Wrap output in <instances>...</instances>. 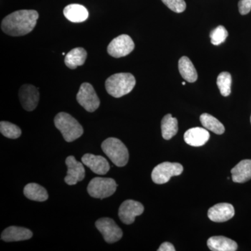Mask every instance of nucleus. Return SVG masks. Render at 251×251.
Listing matches in <instances>:
<instances>
[{
  "mask_svg": "<svg viewBox=\"0 0 251 251\" xmlns=\"http://www.w3.org/2000/svg\"><path fill=\"white\" fill-rule=\"evenodd\" d=\"M39 14L34 10H20L8 15L1 21V30L11 36L29 34L36 25Z\"/></svg>",
  "mask_w": 251,
  "mask_h": 251,
  "instance_id": "nucleus-1",
  "label": "nucleus"
},
{
  "mask_svg": "<svg viewBox=\"0 0 251 251\" xmlns=\"http://www.w3.org/2000/svg\"><path fill=\"white\" fill-rule=\"evenodd\" d=\"M136 80L129 73H119L109 77L105 81L107 92L115 98H120L129 94L134 88Z\"/></svg>",
  "mask_w": 251,
  "mask_h": 251,
  "instance_id": "nucleus-2",
  "label": "nucleus"
},
{
  "mask_svg": "<svg viewBox=\"0 0 251 251\" xmlns=\"http://www.w3.org/2000/svg\"><path fill=\"white\" fill-rule=\"evenodd\" d=\"M54 125L67 143L75 141L82 136L83 128L78 122L67 112H59L54 117Z\"/></svg>",
  "mask_w": 251,
  "mask_h": 251,
  "instance_id": "nucleus-3",
  "label": "nucleus"
},
{
  "mask_svg": "<svg viewBox=\"0 0 251 251\" xmlns=\"http://www.w3.org/2000/svg\"><path fill=\"white\" fill-rule=\"evenodd\" d=\"M101 148L115 166L124 167L128 163L129 158L128 149L118 138H109L104 140Z\"/></svg>",
  "mask_w": 251,
  "mask_h": 251,
  "instance_id": "nucleus-4",
  "label": "nucleus"
},
{
  "mask_svg": "<svg viewBox=\"0 0 251 251\" xmlns=\"http://www.w3.org/2000/svg\"><path fill=\"white\" fill-rule=\"evenodd\" d=\"M117 187L116 181L112 178L95 177L89 183L87 192L91 197L102 200L112 196Z\"/></svg>",
  "mask_w": 251,
  "mask_h": 251,
  "instance_id": "nucleus-5",
  "label": "nucleus"
},
{
  "mask_svg": "<svg viewBox=\"0 0 251 251\" xmlns=\"http://www.w3.org/2000/svg\"><path fill=\"white\" fill-rule=\"evenodd\" d=\"M183 171L184 168L180 163L164 162L153 168L151 179L155 184H166L173 176L181 175Z\"/></svg>",
  "mask_w": 251,
  "mask_h": 251,
  "instance_id": "nucleus-6",
  "label": "nucleus"
},
{
  "mask_svg": "<svg viewBox=\"0 0 251 251\" xmlns=\"http://www.w3.org/2000/svg\"><path fill=\"white\" fill-rule=\"evenodd\" d=\"M77 101L89 112L96 111L100 105V100L93 86L88 82L80 85L76 96Z\"/></svg>",
  "mask_w": 251,
  "mask_h": 251,
  "instance_id": "nucleus-7",
  "label": "nucleus"
},
{
  "mask_svg": "<svg viewBox=\"0 0 251 251\" xmlns=\"http://www.w3.org/2000/svg\"><path fill=\"white\" fill-rule=\"evenodd\" d=\"M96 227L102 234L105 242L113 244L122 239L123 232L116 223L110 218H102L96 222Z\"/></svg>",
  "mask_w": 251,
  "mask_h": 251,
  "instance_id": "nucleus-8",
  "label": "nucleus"
},
{
  "mask_svg": "<svg viewBox=\"0 0 251 251\" xmlns=\"http://www.w3.org/2000/svg\"><path fill=\"white\" fill-rule=\"evenodd\" d=\"M135 49V44L127 34H122L114 39L108 46V53L115 58L125 57Z\"/></svg>",
  "mask_w": 251,
  "mask_h": 251,
  "instance_id": "nucleus-9",
  "label": "nucleus"
},
{
  "mask_svg": "<svg viewBox=\"0 0 251 251\" xmlns=\"http://www.w3.org/2000/svg\"><path fill=\"white\" fill-rule=\"evenodd\" d=\"M144 212V206L141 203L132 200L125 201L119 209V217L126 225L133 224L136 216Z\"/></svg>",
  "mask_w": 251,
  "mask_h": 251,
  "instance_id": "nucleus-10",
  "label": "nucleus"
},
{
  "mask_svg": "<svg viewBox=\"0 0 251 251\" xmlns=\"http://www.w3.org/2000/svg\"><path fill=\"white\" fill-rule=\"evenodd\" d=\"M65 163L68 167V171L64 181L68 185L73 186L84 179L85 170L83 163L77 161L74 156H68Z\"/></svg>",
  "mask_w": 251,
  "mask_h": 251,
  "instance_id": "nucleus-11",
  "label": "nucleus"
},
{
  "mask_svg": "<svg viewBox=\"0 0 251 251\" xmlns=\"http://www.w3.org/2000/svg\"><path fill=\"white\" fill-rule=\"evenodd\" d=\"M19 99L23 108L27 111H32L39 101V88L34 85H23L19 90Z\"/></svg>",
  "mask_w": 251,
  "mask_h": 251,
  "instance_id": "nucleus-12",
  "label": "nucleus"
},
{
  "mask_svg": "<svg viewBox=\"0 0 251 251\" xmlns=\"http://www.w3.org/2000/svg\"><path fill=\"white\" fill-rule=\"evenodd\" d=\"M234 206L229 203H219L208 211V217L211 221L223 223L234 217Z\"/></svg>",
  "mask_w": 251,
  "mask_h": 251,
  "instance_id": "nucleus-13",
  "label": "nucleus"
},
{
  "mask_svg": "<svg viewBox=\"0 0 251 251\" xmlns=\"http://www.w3.org/2000/svg\"><path fill=\"white\" fill-rule=\"evenodd\" d=\"M82 162L95 174L103 175L107 174L110 171L108 161L101 156L86 153L82 157Z\"/></svg>",
  "mask_w": 251,
  "mask_h": 251,
  "instance_id": "nucleus-14",
  "label": "nucleus"
},
{
  "mask_svg": "<svg viewBox=\"0 0 251 251\" xmlns=\"http://www.w3.org/2000/svg\"><path fill=\"white\" fill-rule=\"evenodd\" d=\"M32 236V232L30 229L17 226H11L3 231L1 239L6 242H21L31 239Z\"/></svg>",
  "mask_w": 251,
  "mask_h": 251,
  "instance_id": "nucleus-15",
  "label": "nucleus"
},
{
  "mask_svg": "<svg viewBox=\"0 0 251 251\" xmlns=\"http://www.w3.org/2000/svg\"><path fill=\"white\" fill-rule=\"evenodd\" d=\"M209 138L210 134L209 131L201 127L190 128L184 133L185 142L192 147L203 146L209 140Z\"/></svg>",
  "mask_w": 251,
  "mask_h": 251,
  "instance_id": "nucleus-16",
  "label": "nucleus"
},
{
  "mask_svg": "<svg viewBox=\"0 0 251 251\" xmlns=\"http://www.w3.org/2000/svg\"><path fill=\"white\" fill-rule=\"evenodd\" d=\"M232 181L235 183H245L251 179V160L239 162L231 170Z\"/></svg>",
  "mask_w": 251,
  "mask_h": 251,
  "instance_id": "nucleus-17",
  "label": "nucleus"
},
{
  "mask_svg": "<svg viewBox=\"0 0 251 251\" xmlns=\"http://www.w3.org/2000/svg\"><path fill=\"white\" fill-rule=\"evenodd\" d=\"M207 246L213 251H235L238 248L237 244L234 241L223 236L209 238Z\"/></svg>",
  "mask_w": 251,
  "mask_h": 251,
  "instance_id": "nucleus-18",
  "label": "nucleus"
},
{
  "mask_svg": "<svg viewBox=\"0 0 251 251\" xmlns=\"http://www.w3.org/2000/svg\"><path fill=\"white\" fill-rule=\"evenodd\" d=\"M64 15L72 23H82L88 18L87 9L82 5L72 4L68 5L64 9Z\"/></svg>",
  "mask_w": 251,
  "mask_h": 251,
  "instance_id": "nucleus-19",
  "label": "nucleus"
},
{
  "mask_svg": "<svg viewBox=\"0 0 251 251\" xmlns=\"http://www.w3.org/2000/svg\"><path fill=\"white\" fill-rule=\"evenodd\" d=\"M87 57V51L83 48H75L66 54L64 63L69 69H75L85 64Z\"/></svg>",
  "mask_w": 251,
  "mask_h": 251,
  "instance_id": "nucleus-20",
  "label": "nucleus"
},
{
  "mask_svg": "<svg viewBox=\"0 0 251 251\" xmlns=\"http://www.w3.org/2000/svg\"><path fill=\"white\" fill-rule=\"evenodd\" d=\"M23 192L28 199L36 202H44L49 199V194L46 188L36 183L26 185Z\"/></svg>",
  "mask_w": 251,
  "mask_h": 251,
  "instance_id": "nucleus-21",
  "label": "nucleus"
},
{
  "mask_svg": "<svg viewBox=\"0 0 251 251\" xmlns=\"http://www.w3.org/2000/svg\"><path fill=\"white\" fill-rule=\"evenodd\" d=\"M178 67L180 74L184 80L188 82H195L198 80V73L188 57L186 56L181 57Z\"/></svg>",
  "mask_w": 251,
  "mask_h": 251,
  "instance_id": "nucleus-22",
  "label": "nucleus"
},
{
  "mask_svg": "<svg viewBox=\"0 0 251 251\" xmlns=\"http://www.w3.org/2000/svg\"><path fill=\"white\" fill-rule=\"evenodd\" d=\"M162 136L165 140L173 138L178 131V122L176 118L168 114L163 117L161 121Z\"/></svg>",
  "mask_w": 251,
  "mask_h": 251,
  "instance_id": "nucleus-23",
  "label": "nucleus"
},
{
  "mask_svg": "<svg viewBox=\"0 0 251 251\" xmlns=\"http://www.w3.org/2000/svg\"><path fill=\"white\" fill-rule=\"evenodd\" d=\"M200 120L206 129L209 130L217 135H221L224 133V125L212 115L207 113L202 114L200 117Z\"/></svg>",
  "mask_w": 251,
  "mask_h": 251,
  "instance_id": "nucleus-24",
  "label": "nucleus"
},
{
  "mask_svg": "<svg viewBox=\"0 0 251 251\" xmlns=\"http://www.w3.org/2000/svg\"><path fill=\"white\" fill-rule=\"evenodd\" d=\"M232 75L228 72H222L217 77V85L221 95L228 97L231 94L232 86Z\"/></svg>",
  "mask_w": 251,
  "mask_h": 251,
  "instance_id": "nucleus-25",
  "label": "nucleus"
},
{
  "mask_svg": "<svg viewBox=\"0 0 251 251\" xmlns=\"http://www.w3.org/2000/svg\"><path fill=\"white\" fill-rule=\"evenodd\" d=\"M0 132L6 138L10 139H17L22 133L21 128L18 126L5 121L0 122Z\"/></svg>",
  "mask_w": 251,
  "mask_h": 251,
  "instance_id": "nucleus-26",
  "label": "nucleus"
},
{
  "mask_svg": "<svg viewBox=\"0 0 251 251\" xmlns=\"http://www.w3.org/2000/svg\"><path fill=\"white\" fill-rule=\"evenodd\" d=\"M228 36V32L224 26H218L210 33L211 42L213 45L219 46L225 42Z\"/></svg>",
  "mask_w": 251,
  "mask_h": 251,
  "instance_id": "nucleus-27",
  "label": "nucleus"
},
{
  "mask_svg": "<svg viewBox=\"0 0 251 251\" xmlns=\"http://www.w3.org/2000/svg\"><path fill=\"white\" fill-rule=\"evenodd\" d=\"M163 4L175 13L184 12L186 8L184 0H162Z\"/></svg>",
  "mask_w": 251,
  "mask_h": 251,
  "instance_id": "nucleus-28",
  "label": "nucleus"
},
{
  "mask_svg": "<svg viewBox=\"0 0 251 251\" xmlns=\"http://www.w3.org/2000/svg\"><path fill=\"white\" fill-rule=\"evenodd\" d=\"M239 11L242 15H247L251 11V0H240L238 3Z\"/></svg>",
  "mask_w": 251,
  "mask_h": 251,
  "instance_id": "nucleus-29",
  "label": "nucleus"
},
{
  "mask_svg": "<svg viewBox=\"0 0 251 251\" xmlns=\"http://www.w3.org/2000/svg\"><path fill=\"white\" fill-rule=\"evenodd\" d=\"M174 246L169 242H164L160 246L158 251H175Z\"/></svg>",
  "mask_w": 251,
  "mask_h": 251,
  "instance_id": "nucleus-30",
  "label": "nucleus"
},
{
  "mask_svg": "<svg viewBox=\"0 0 251 251\" xmlns=\"http://www.w3.org/2000/svg\"><path fill=\"white\" fill-rule=\"evenodd\" d=\"M182 85H186V82H182Z\"/></svg>",
  "mask_w": 251,
  "mask_h": 251,
  "instance_id": "nucleus-31",
  "label": "nucleus"
},
{
  "mask_svg": "<svg viewBox=\"0 0 251 251\" xmlns=\"http://www.w3.org/2000/svg\"></svg>",
  "mask_w": 251,
  "mask_h": 251,
  "instance_id": "nucleus-32",
  "label": "nucleus"
}]
</instances>
